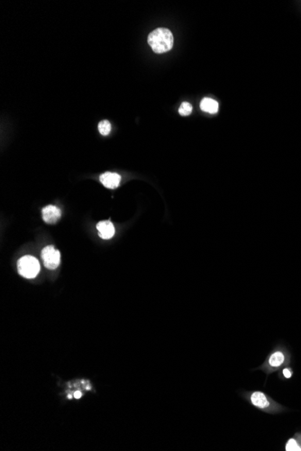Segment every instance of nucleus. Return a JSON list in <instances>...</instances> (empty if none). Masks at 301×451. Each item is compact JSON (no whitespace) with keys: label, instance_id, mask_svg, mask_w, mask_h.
<instances>
[{"label":"nucleus","instance_id":"nucleus-1","mask_svg":"<svg viewBox=\"0 0 301 451\" xmlns=\"http://www.w3.org/2000/svg\"><path fill=\"white\" fill-rule=\"evenodd\" d=\"M239 394L244 401L257 410L270 413L281 410V405H278L268 394L260 390L241 391Z\"/></svg>","mask_w":301,"mask_h":451},{"label":"nucleus","instance_id":"nucleus-2","mask_svg":"<svg viewBox=\"0 0 301 451\" xmlns=\"http://www.w3.org/2000/svg\"><path fill=\"white\" fill-rule=\"evenodd\" d=\"M148 43L155 53H165L173 46V36L167 28H157L148 36Z\"/></svg>","mask_w":301,"mask_h":451},{"label":"nucleus","instance_id":"nucleus-3","mask_svg":"<svg viewBox=\"0 0 301 451\" xmlns=\"http://www.w3.org/2000/svg\"><path fill=\"white\" fill-rule=\"evenodd\" d=\"M288 355L281 348L272 351L265 359L264 363L257 369H260L266 372L267 374L272 373L276 369H280L283 364L287 362Z\"/></svg>","mask_w":301,"mask_h":451},{"label":"nucleus","instance_id":"nucleus-4","mask_svg":"<svg viewBox=\"0 0 301 451\" xmlns=\"http://www.w3.org/2000/svg\"><path fill=\"white\" fill-rule=\"evenodd\" d=\"M18 273L25 278H34L40 271V264L33 256H24L18 260Z\"/></svg>","mask_w":301,"mask_h":451},{"label":"nucleus","instance_id":"nucleus-5","mask_svg":"<svg viewBox=\"0 0 301 451\" xmlns=\"http://www.w3.org/2000/svg\"><path fill=\"white\" fill-rule=\"evenodd\" d=\"M41 258L45 268L49 270H55L58 268L60 261V254L58 250L53 246L45 247L41 252Z\"/></svg>","mask_w":301,"mask_h":451},{"label":"nucleus","instance_id":"nucleus-6","mask_svg":"<svg viewBox=\"0 0 301 451\" xmlns=\"http://www.w3.org/2000/svg\"><path fill=\"white\" fill-rule=\"evenodd\" d=\"M42 219L45 223L53 224L56 223L61 216V212L55 205H47L42 209Z\"/></svg>","mask_w":301,"mask_h":451},{"label":"nucleus","instance_id":"nucleus-7","mask_svg":"<svg viewBox=\"0 0 301 451\" xmlns=\"http://www.w3.org/2000/svg\"><path fill=\"white\" fill-rule=\"evenodd\" d=\"M100 182L107 188L110 189H115L118 188V186L121 183L122 177L118 173H112V172H106L101 175Z\"/></svg>","mask_w":301,"mask_h":451},{"label":"nucleus","instance_id":"nucleus-8","mask_svg":"<svg viewBox=\"0 0 301 451\" xmlns=\"http://www.w3.org/2000/svg\"><path fill=\"white\" fill-rule=\"evenodd\" d=\"M100 237L104 240H109L115 235V226L110 221H103L97 224Z\"/></svg>","mask_w":301,"mask_h":451},{"label":"nucleus","instance_id":"nucleus-9","mask_svg":"<svg viewBox=\"0 0 301 451\" xmlns=\"http://www.w3.org/2000/svg\"><path fill=\"white\" fill-rule=\"evenodd\" d=\"M201 108L202 111L207 112L209 114H217L219 112V104L216 100L205 98L201 102Z\"/></svg>","mask_w":301,"mask_h":451},{"label":"nucleus","instance_id":"nucleus-10","mask_svg":"<svg viewBox=\"0 0 301 451\" xmlns=\"http://www.w3.org/2000/svg\"><path fill=\"white\" fill-rule=\"evenodd\" d=\"M297 437L288 439L285 444L286 451H301V433L296 434Z\"/></svg>","mask_w":301,"mask_h":451},{"label":"nucleus","instance_id":"nucleus-11","mask_svg":"<svg viewBox=\"0 0 301 451\" xmlns=\"http://www.w3.org/2000/svg\"><path fill=\"white\" fill-rule=\"evenodd\" d=\"M99 130L102 135H108L111 131V124L107 120H103L99 123Z\"/></svg>","mask_w":301,"mask_h":451},{"label":"nucleus","instance_id":"nucleus-12","mask_svg":"<svg viewBox=\"0 0 301 451\" xmlns=\"http://www.w3.org/2000/svg\"><path fill=\"white\" fill-rule=\"evenodd\" d=\"M179 113L182 117H188L192 113V106L188 102H184L179 108Z\"/></svg>","mask_w":301,"mask_h":451},{"label":"nucleus","instance_id":"nucleus-13","mask_svg":"<svg viewBox=\"0 0 301 451\" xmlns=\"http://www.w3.org/2000/svg\"><path fill=\"white\" fill-rule=\"evenodd\" d=\"M281 375L285 379H290L293 375V370L289 368H286V369H282Z\"/></svg>","mask_w":301,"mask_h":451},{"label":"nucleus","instance_id":"nucleus-14","mask_svg":"<svg viewBox=\"0 0 301 451\" xmlns=\"http://www.w3.org/2000/svg\"><path fill=\"white\" fill-rule=\"evenodd\" d=\"M74 397L76 399L80 398L81 397V392H80V391L74 392Z\"/></svg>","mask_w":301,"mask_h":451},{"label":"nucleus","instance_id":"nucleus-15","mask_svg":"<svg viewBox=\"0 0 301 451\" xmlns=\"http://www.w3.org/2000/svg\"><path fill=\"white\" fill-rule=\"evenodd\" d=\"M71 397H72V396H71V395H69V396H68V398H69V399H71Z\"/></svg>","mask_w":301,"mask_h":451}]
</instances>
